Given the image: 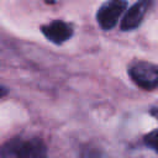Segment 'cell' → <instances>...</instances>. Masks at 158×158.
Masks as SVG:
<instances>
[{"instance_id": "cell-1", "label": "cell", "mask_w": 158, "mask_h": 158, "mask_svg": "<svg viewBox=\"0 0 158 158\" xmlns=\"http://www.w3.org/2000/svg\"><path fill=\"white\" fill-rule=\"evenodd\" d=\"M0 158H48L47 148L40 138H12L0 147Z\"/></svg>"}, {"instance_id": "cell-2", "label": "cell", "mask_w": 158, "mask_h": 158, "mask_svg": "<svg viewBox=\"0 0 158 158\" xmlns=\"http://www.w3.org/2000/svg\"><path fill=\"white\" fill-rule=\"evenodd\" d=\"M128 75L131 80L143 90L158 88V65L151 62L138 60L130 65Z\"/></svg>"}, {"instance_id": "cell-3", "label": "cell", "mask_w": 158, "mask_h": 158, "mask_svg": "<svg viewBox=\"0 0 158 158\" xmlns=\"http://www.w3.org/2000/svg\"><path fill=\"white\" fill-rule=\"evenodd\" d=\"M127 6L126 0H106L96 12V21L102 30L114 28Z\"/></svg>"}, {"instance_id": "cell-4", "label": "cell", "mask_w": 158, "mask_h": 158, "mask_svg": "<svg viewBox=\"0 0 158 158\" xmlns=\"http://www.w3.org/2000/svg\"><path fill=\"white\" fill-rule=\"evenodd\" d=\"M149 5H151V0H139L136 4H133L125 12V15H122L120 28L122 31H132L137 28L142 23Z\"/></svg>"}, {"instance_id": "cell-5", "label": "cell", "mask_w": 158, "mask_h": 158, "mask_svg": "<svg viewBox=\"0 0 158 158\" xmlns=\"http://www.w3.org/2000/svg\"><path fill=\"white\" fill-rule=\"evenodd\" d=\"M41 31L43 36L54 44H62L73 36L72 25L64 21H60V20H56V21L49 22L48 25L42 26Z\"/></svg>"}, {"instance_id": "cell-6", "label": "cell", "mask_w": 158, "mask_h": 158, "mask_svg": "<svg viewBox=\"0 0 158 158\" xmlns=\"http://www.w3.org/2000/svg\"><path fill=\"white\" fill-rule=\"evenodd\" d=\"M144 143L147 147H149L151 149L156 151L157 154H158V130H154V131H151L149 133H147L144 136Z\"/></svg>"}, {"instance_id": "cell-7", "label": "cell", "mask_w": 158, "mask_h": 158, "mask_svg": "<svg viewBox=\"0 0 158 158\" xmlns=\"http://www.w3.org/2000/svg\"><path fill=\"white\" fill-rule=\"evenodd\" d=\"M152 115L158 120V107H156V109H153V110H152Z\"/></svg>"}, {"instance_id": "cell-8", "label": "cell", "mask_w": 158, "mask_h": 158, "mask_svg": "<svg viewBox=\"0 0 158 158\" xmlns=\"http://www.w3.org/2000/svg\"><path fill=\"white\" fill-rule=\"evenodd\" d=\"M5 93H6V89H4L2 86H0V96H2Z\"/></svg>"}, {"instance_id": "cell-9", "label": "cell", "mask_w": 158, "mask_h": 158, "mask_svg": "<svg viewBox=\"0 0 158 158\" xmlns=\"http://www.w3.org/2000/svg\"><path fill=\"white\" fill-rule=\"evenodd\" d=\"M46 1H47L48 4H53V2H54V0H46Z\"/></svg>"}]
</instances>
